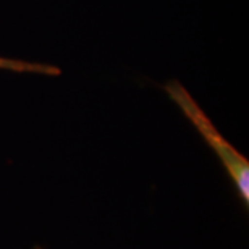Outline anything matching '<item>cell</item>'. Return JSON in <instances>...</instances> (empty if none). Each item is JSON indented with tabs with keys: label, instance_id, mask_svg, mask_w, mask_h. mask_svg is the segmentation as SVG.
I'll return each instance as SVG.
<instances>
[{
	"label": "cell",
	"instance_id": "cell-1",
	"mask_svg": "<svg viewBox=\"0 0 249 249\" xmlns=\"http://www.w3.org/2000/svg\"><path fill=\"white\" fill-rule=\"evenodd\" d=\"M165 91L168 97L181 108L185 117L194 124L197 133L206 139L211 149L215 152V156L220 159L222 165L225 167L228 177L231 178L240 197L249 204V162L248 159L238 152L225 138L222 136L220 131L215 128V124L211 122L199 104L194 101V97L186 91V88L178 81H170L165 84Z\"/></svg>",
	"mask_w": 249,
	"mask_h": 249
},
{
	"label": "cell",
	"instance_id": "cell-2",
	"mask_svg": "<svg viewBox=\"0 0 249 249\" xmlns=\"http://www.w3.org/2000/svg\"><path fill=\"white\" fill-rule=\"evenodd\" d=\"M0 70H7V71H15V73H37V74H47V76H58V74H62V70L53 67V65L24 62V60H17V58H5V57H0Z\"/></svg>",
	"mask_w": 249,
	"mask_h": 249
},
{
	"label": "cell",
	"instance_id": "cell-3",
	"mask_svg": "<svg viewBox=\"0 0 249 249\" xmlns=\"http://www.w3.org/2000/svg\"><path fill=\"white\" fill-rule=\"evenodd\" d=\"M34 249H41V248H34Z\"/></svg>",
	"mask_w": 249,
	"mask_h": 249
}]
</instances>
